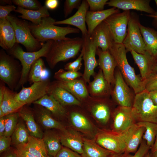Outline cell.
<instances>
[{
	"mask_svg": "<svg viewBox=\"0 0 157 157\" xmlns=\"http://www.w3.org/2000/svg\"><path fill=\"white\" fill-rule=\"evenodd\" d=\"M127 130L121 133L112 131L99 132L96 135V142L101 147L114 153H124Z\"/></svg>",
	"mask_w": 157,
	"mask_h": 157,
	"instance_id": "cell-12",
	"label": "cell"
},
{
	"mask_svg": "<svg viewBox=\"0 0 157 157\" xmlns=\"http://www.w3.org/2000/svg\"><path fill=\"white\" fill-rule=\"evenodd\" d=\"M15 151L16 157H35L26 150L24 144L16 147Z\"/></svg>",
	"mask_w": 157,
	"mask_h": 157,
	"instance_id": "cell-52",
	"label": "cell"
},
{
	"mask_svg": "<svg viewBox=\"0 0 157 157\" xmlns=\"http://www.w3.org/2000/svg\"><path fill=\"white\" fill-rule=\"evenodd\" d=\"M85 101L89 103V110L96 119L103 124L108 122L112 113V101L110 97H93L89 96Z\"/></svg>",
	"mask_w": 157,
	"mask_h": 157,
	"instance_id": "cell-14",
	"label": "cell"
},
{
	"mask_svg": "<svg viewBox=\"0 0 157 157\" xmlns=\"http://www.w3.org/2000/svg\"><path fill=\"white\" fill-rule=\"evenodd\" d=\"M6 18L14 28L16 43L23 45L27 52L37 51L41 48L42 43L32 34L30 24L27 21L12 15H8Z\"/></svg>",
	"mask_w": 157,
	"mask_h": 157,
	"instance_id": "cell-7",
	"label": "cell"
},
{
	"mask_svg": "<svg viewBox=\"0 0 157 157\" xmlns=\"http://www.w3.org/2000/svg\"><path fill=\"white\" fill-rule=\"evenodd\" d=\"M149 0H111L106 4L124 11L133 9L153 15L155 11L150 6Z\"/></svg>",
	"mask_w": 157,
	"mask_h": 157,
	"instance_id": "cell-20",
	"label": "cell"
},
{
	"mask_svg": "<svg viewBox=\"0 0 157 157\" xmlns=\"http://www.w3.org/2000/svg\"><path fill=\"white\" fill-rule=\"evenodd\" d=\"M53 40L42 43V47L34 52L24 51L19 44L16 43L10 50L7 51L8 54L18 59L21 64L22 70L21 78L17 89L23 85L28 81L31 68L34 62L42 57H46L49 51Z\"/></svg>",
	"mask_w": 157,
	"mask_h": 157,
	"instance_id": "cell-4",
	"label": "cell"
},
{
	"mask_svg": "<svg viewBox=\"0 0 157 157\" xmlns=\"http://www.w3.org/2000/svg\"><path fill=\"white\" fill-rule=\"evenodd\" d=\"M135 63L138 65L143 80L146 81L152 74L155 64L157 60L147 52L144 54L130 51Z\"/></svg>",
	"mask_w": 157,
	"mask_h": 157,
	"instance_id": "cell-22",
	"label": "cell"
},
{
	"mask_svg": "<svg viewBox=\"0 0 157 157\" xmlns=\"http://www.w3.org/2000/svg\"><path fill=\"white\" fill-rule=\"evenodd\" d=\"M157 89V73L152 74L146 81L145 90L149 92Z\"/></svg>",
	"mask_w": 157,
	"mask_h": 157,
	"instance_id": "cell-48",
	"label": "cell"
},
{
	"mask_svg": "<svg viewBox=\"0 0 157 157\" xmlns=\"http://www.w3.org/2000/svg\"><path fill=\"white\" fill-rule=\"evenodd\" d=\"M16 7L13 5L0 6V19L6 18L9 13L12 11H15Z\"/></svg>",
	"mask_w": 157,
	"mask_h": 157,
	"instance_id": "cell-51",
	"label": "cell"
},
{
	"mask_svg": "<svg viewBox=\"0 0 157 157\" xmlns=\"http://www.w3.org/2000/svg\"><path fill=\"white\" fill-rule=\"evenodd\" d=\"M89 6L87 0H83L75 13L66 19L56 21V25L66 24L72 25L78 28L81 32L83 38L88 35V30L85 24L86 16Z\"/></svg>",
	"mask_w": 157,
	"mask_h": 157,
	"instance_id": "cell-18",
	"label": "cell"
},
{
	"mask_svg": "<svg viewBox=\"0 0 157 157\" xmlns=\"http://www.w3.org/2000/svg\"><path fill=\"white\" fill-rule=\"evenodd\" d=\"M12 144L11 136L3 135L0 136V153L2 154L8 150Z\"/></svg>",
	"mask_w": 157,
	"mask_h": 157,
	"instance_id": "cell-50",
	"label": "cell"
},
{
	"mask_svg": "<svg viewBox=\"0 0 157 157\" xmlns=\"http://www.w3.org/2000/svg\"><path fill=\"white\" fill-rule=\"evenodd\" d=\"M24 106L19 110L18 112L20 117L25 121L30 135L42 138L44 133L35 120L34 112Z\"/></svg>",
	"mask_w": 157,
	"mask_h": 157,
	"instance_id": "cell-32",
	"label": "cell"
},
{
	"mask_svg": "<svg viewBox=\"0 0 157 157\" xmlns=\"http://www.w3.org/2000/svg\"><path fill=\"white\" fill-rule=\"evenodd\" d=\"M150 98L154 104L157 106V89L148 92Z\"/></svg>",
	"mask_w": 157,
	"mask_h": 157,
	"instance_id": "cell-54",
	"label": "cell"
},
{
	"mask_svg": "<svg viewBox=\"0 0 157 157\" xmlns=\"http://www.w3.org/2000/svg\"><path fill=\"white\" fill-rule=\"evenodd\" d=\"M115 7L97 11H88L86 16V23L88 27V35L90 36L94 29L111 15L119 13Z\"/></svg>",
	"mask_w": 157,
	"mask_h": 157,
	"instance_id": "cell-28",
	"label": "cell"
},
{
	"mask_svg": "<svg viewBox=\"0 0 157 157\" xmlns=\"http://www.w3.org/2000/svg\"><path fill=\"white\" fill-rule=\"evenodd\" d=\"M24 145L26 150L35 157H51L47 154L42 138L30 135L28 142Z\"/></svg>",
	"mask_w": 157,
	"mask_h": 157,
	"instance_id": "cell-36",
	"label": "cell"
},
{
	"mask_svg": "<svg viewBox=\"0 0 157 157\" xmlns=\"http://www.w3.org/2000/svg\"><path fill=\"white\" fill-rule=\"evenodd\" d=\"M114 153L101 147L92 140L83 138L82 157H108Z\"/></svg>",
	"mask_w": 157,
	"mask_h": 157,
	"instance_id": "cell-33",
	"label": "cell"
},
{
	"mask_svg": "<svg viewBox=\"0 0 157 157\" xmlns=\"http://www.w3.org/2000/svg\"><path fill=\"white\" fill-rule=\"evenodd\" d=\"M131 15L129 10L113 14L104 21L108 25L114 42L122 44L127 34V27Z\"/></svg>",
	"mask_w": 157,
	"mask_h": 157,
	"instance_id": "cell-11",
	"label": "cell"
},
{
	"mask_svg": "<svg viewBox=\"0 0 157 157\" xmlns=\"http://www.w3.org/2000/svg\"><path fill=\"white\" fill-rule=\"evenodd\" d=\"M44 61L41 58L36 60L30 69L28 81L30 84L45 79L44 75L47 71L45 69Z\"/></svg>",
	"mask_w": 157,
	"mask_h": 157,
	"instance_id": "cell-38",
	"label": "cell"
},
{
	"mask_svg": "<svg viewBox=\"0 0 157 157\" xmlns=\"http://www.w3.org/2000/svg\"><path fill=\"white\" fill-rule=\"evenodd\" d=\"M96 54L98 57V65L108 83L113 87L115 82V72L117 67L116 60L109 50L103 51L97 49Z\"/></svg>",
	"mask_w": 157,
	"mask_h": 157,
	"instance_id": "cell-16",
	"label": "cell"
},
{
	"mask_svg": "<svg viewBox=\"0 0 157 157\" xmlns=\"http://www.w3.org/2000/svg\"><path fill=\"white\" fill-rule=\"evenodd\" d=\"M48 9L45 5L36 10L26 9L17 6L15 12L21 14L18 16L19 17L29 20L33 24L37 25L40 23L42 18L50 16Z\"/></svg>",
	"mask_w": 157,
	"mask_h": 157,
	"instance_id": "cell-34",
	"label": "cell"
},
{
	"mask_svg": "<svg viewBox=\"0 0 157 157\" xmlns=\"http://www.w3.org/2000/svg\"><path fill=\"white\" fill-rule=\"evenodd\" d=\"M48 155L55 157L62 148L60 135L50 130H47L43 133L42 138Z\"/></svg>",
	"mask_w": 157,
	"mask_h": 157,
	"instance_id": "cell-35",
	"label": "cell"
},
{
	"mask_svg": "<svg viewBox=\"0 0 157 157\" xmlns=\"http://www.w3.org/2000/svg\"><path fill=\"white\" fill-rule=\"evenodd\" d=\"M90 36L97 48L103 51L109 50L114 42L110 29L104 21L94 29Z\"/></svg>",
	"mask_w": 157,
	"mask_h": 157,
	"instance_id": "cell-19",
	"label": "cell"
},
{
	"mask_svg": "<svg viewBox=\"0 0 157 157\" xmlns=\"http://www.w3.org/2000/svg\"><path fill=\"white\" fill-rule=\"evenodd\" d=\"M33 103L44 107L53 115L57 117H63L67 113L65 107L61 104L53 97L48 94L45 95Z\"/></svg>",
	"mask_w": 157,
	"mask_h": 157,
	"instance_id": "cell-30",
	"label": "cell"
},
{
	"mask_svg": "<svg viewBox=\"0 0 157 157\" xmlns=\"http://www.w3.org/2000/svg\"><path fill=\"white\" fill-rule=\"evenodd\" d=\"M16 93L6 87L2 102L0 105V117L16 112L24 106L15 99Z\"/></svg>",
	"mask_w": 157,
	"mask_h": 157,
	"instance_id": "cell-29",
	"label": "cell"
},
{
	"mask_svg": "<svg viewBox=\"0 0 157 157\" xmlns=\"http://www.w3.org/2000/svg\"><path fill=\"white\" fill-rule=\"evenodd\" d=\"M84 43V38L78 37L53 40L45 58L49 67L53 69L59 62L75 58L81 51Z\"/></svg>",
	"mask_w": 157,
	"mask_h": 157,
	"instance_id": "cell-1",
	"label": "cell"
},
{
	"mask_svg": "<svg viewBox=\"0 0 157 157\" xmlns=\"http://www.w3.org/2000/svg\"><path fill=\"white\" fill-rule=\"evenodd\" d=\"M109 50L115 59L117 67L124 79L135 94L145 90L146 81L136 74L134 68L129 63L126 56L127 51L123 44L114 42Z\"/></svg>",
	"mask_w": 157,
	"mask_h": 157,
	"instance_id": "cell-2",
	"label": "cell"
},
{
	"mask_svg": "<svg viewBox=\"0 0 157 157\" xmlns=\"http://www.w3.org/2000/svg\"><path fill=\"white\" fill-rule=\"evenodd\" d=\"M56 20L50 16L42 18L38 25L30 24L31 33L39 42L44 43L48 40H60L66 39V36L72 33H78V28L68 26L60 27L55 25Z\"/></svg>",
	"mask_w": 157,
	"mask_h": 157,
	"instance_id": "cell-3",
	"label": "cell"
},
{
	"mask_svg": "<svg viewBox=\"0 0 157 157\" xmlns=\"http://www.w3.org/2000/svg\"><path fill=\"white\" fill-rule=\"evenodd\" d=\"M81 0H66L64 3V14L65 18L67 17L72 12L74 9H78L81 5Z\"/></svg>",
	"mask_w": 157,
	"mask_h": 157,
	"instance_id": "cell-44",
	"label": "cell"
},
{
	"mask_svg": "<svg viewBox=\"0 0 157 157\" xmlns=\"http://www.w3.org/2000/svg\"><path fill=\"white\" fill-rule=\"evenodd\" d=\"M157 150V136H156L154 144L151 149V152H153Z\"/></svg>",
	"mask_w": 157,
	"mask_h": 157,
	"instance_id": "cell-60",
	"label": "cell"
},
{
	"mask_svg": "<svg viewBox=\"0 0 157 157\" xmlns=\"http://www.w3.org/2000/svg\"><path fill=\"white\" fill-rule=\"evenodd\" d=\"M90 11H97L104 10L108 0H87Z\"/></svg>",
	"mask_w": 157,
	"mask_h": 157,
	"instance_id": "cell-46",
	"label": "cell"
},
{
	"mask_svg": "<svg viewBox=\"0 0 157 157\" xmlns=\"http://www.w3.org/2000/svg\"><path fill=\"white\" fill-rule=\"evenodd\" d=\"M115 82L111 96L118 106L132 107L135 94L124 79L117 67L115 72Z\"/></svg>",
	"mask_w": 157,
	"mask_h": 157,
	"instance_id": "cell-9",
	"label": "cell"
},
{
	"mask_svg": "<svg viewBox=\"0 0 157 157\" xmlns=\"http://www.w3.org/2000/svg\"><path fill=\"white\" fill-rule=\"evenodd\" d=\"M81 53L78 57L73 62L68 63L64 66V69L67 71L78 72L81 69L82 65L83 51L81 50Z\"/></svg>",
	"mask_w": 157,
	"mask_h": 157,
	"instance_id": "cell-45",
	"label": "cell"
},
{
	"mask_svg": "<svg viewBox=\"0 0 157 157\" xmlns=\"http://www.w3.org/2000/svg\"><path fill=\"white\" fill-rule=\"evenodd\" d=\"M155 1L156 2L157 7V0H155ZM147 15L149 17L154 18V20L153 22L154 25L155 27H157V11L155 12L154 14H149Z\"/></svg>",
	"mask_w": 157,
	"mask_h": 157,
	"instance_id": "cell-58",
	"label": "cell"
},
{
	"mask_svg": "<svg viewBox=\"0 0 157 157\" xmlns=\"http://www.w3.org/2000/svg\"><path fill=\"white\" fill-rule=\"evenodd\" d=\"M55 81L58 84L68 91L82 103L90 96L87 85L81 77L69 82Z\"/></svg>",
	"mask_w": 157,
	"mask_h": 157,
	"instance_id": "cell-23",
	"label": "cell"
},
{
	"mask_svg": "<svg viewBox=\"0 0 157 157\" xmlns=\"http://www.w3.org/2000/svg\"><path fill=\"white\" fill-rule=\"evenodd\" d=\"M19 117L18 112L5 115V128L3 135L7 137L11 136L18 123Z\"/></svg>",
	"mask_w": 157,
	"mask_h": 157,
	"instance_id": "cell-42",
	"label": "cell"
},
{
	"mask_svg": "<svg viewBox=\"0 0 157 157\" xmlns=\"http://www.w3.org/2000/svg\"><path fill=\"white\" fill-rule=\"evenodd\" d=\"M1 1L4 2L8 4L9 5H12L13 2L12 0H1Z\"/></svg>",
	"mask_w": 157,
	"mask_h": 157,
	"instance_id": "cell-62",
	"label": "cell"
},
{
	"mask_svg": "<svg viewBox=\"0 0 157 157\" xmlns=\"http://www.w3.org/2000/svg\"><path fill=\"white\" fill-rule=\"evenodd\" d=\"M48 94L53 97L64 107L82 106L80 101L67 90L58 84L55 81L51 82Z\"/></svg>",
	"mask_w": 157,
	"mask_h": 157,
	"instance_id": "cell-21",
	"label": "cell"
},
{
	"mask_svg": "<svg viewBox=\"0 0 157 157\" xmlns=\"http://www.w3.org/2000/svg\"><path fill=\"white\" fill-rule=\"evenodd\" d=\"M150 154L151 157H157V150L153 152L150 151Z\"/></svg>",
	"mask_w": 157,
	"mask_h": 157,
	"instance_id": "cell-63",
	"label": "cell"
},
{
	"mask_svg": "<svg viewBox=\"0 0 157 157\" xmlns=\"http://www.w3.org/2000/svg\"><path fill=\"white\" fill-rule=\"evenodd\" d=\"M139 27L145 46L146 51L157 59V31L140 23Z\"/></svg>",
	"mask_w": 157,
	"mask_h": 157,
	"instance_id": "cell-31",
	"label": "cell"
},
{
	"mask_svg": "<svg viewBox=\"0 0 157 157\" xmlns=\"http://www.w3.org/2000/svg\"><path fill=\"white\" fill-rule=\"evenodd\" d=\"M55 157H82L80 154L67 147H62Z\"/></svg>",
	"mask_w": 157,
	"mask_h": 157,
	"instance_id": "cell-49",
	"label": "cell"
},
{
	"mask_svg": "<svg viewBox=\"0 0 157 157\" xmlns=\"http://www.w3.org/2000/svg\"><path fill=\"white\" fill-rule=\"evenodd\" d=\"M132 110L137 122H147L157 124V106L146 90L135 94Z\"/></svg>",
	"mask_w": 157,
	"mask_h": 157,
	"instance_id": "cell-6",
	"label": "cell"
},
{
	"mask_svg": "<svg viewBox=\"0 0 157 157\" xmlns=\"http://www.w3.org/2000/svg\"><path fill=\"white\" fill-rule=\"evenodd\" d=\"M145 131L144 127L136 124L127 131L125 138L126 147L124 153L129 154L135 153L142 139Z\"/></svg>",
	"mask_w": 157,
	"mask_h": 157,
	"instance_id": "cell-26",
	"label": "cell"
},
{
	"mask_svg": "<svg viewBox=\"0 0 157 157\" xmlns=\"http://www.w3.org/2000/svg\"><path fill=\"white\" fill-rule=\"evenodd\" d=\"M140 24L136 18L131 15L128 25V32L122 44L127 51L132 50L144 54L146 51L139 27Z\"/></svg>",
	"mask_w": 157,
	"mask_h": 157,
	"instance_id": "cell-10",
	"label": "cell"
},
{
	"mask_svg": "<svg viewBox=\"0 0 157 157\" xmlns=\"http://www.w3.org/2000/svg\"><path fill=\"white\" fill-rule=\"evenodd\" d=\"M157 73V60L153 68L152 74Z\"/></svg>",
	"mask_w": 157,
	"mask_h": 157,
	"instance_id": "cell-61",
	"label": "cell"
},
{
	"mask_svg": "<svg viewBox=\"0 0 157 157\" xmlns=\"http://www.w3.org/2000/svg\"><path fill=\"white\" fill-rule=\"evenodd\" d=\"M128 154L125 153L120 154L114 153L108 157H126Z\"/></svg>",
	"mask_w": 157,
	"mask_h": 157,
	"instance_id": "cell-59",
	"label": "cell"
},
{
	"mask_svg": "<svg viewBox=\"0 0 157 157\" xmlns=\"http://www.w3.org/2000/svg\"><path fill=\"white\" fill-rule=\"evenodd\" d=\"M113 123L112 131L123 133L137 123L132 107L118 106L113 112Z\"/></svg>",
	"mask_w": 157,
	"mask_h": 157,
	"instance_id": "cell-15",
	"label": "cell"
},
{
	"mask_svg": "<svg viewBox=\"0 0 157 157\" xmlns=\"http://www.w3.org/2000/svg\"><path fill=\"white\" fill-rule=\"evenodd\" d=\"M4 152L5 153L2 157H16L15 149H9Z\"/></svg>",
	"mask_w": 157,
	"mask_h": 157,
	"instance_id": "cell-57",
	"label": "cell"
},
{
	"mask_svg": "<svg viewBox=\"0 0 157 157\" xmlns=\"http://www.w3.org/2000/svg\"><path fill=\"white\" fill-rule=\"evenodd\" d=\"M0 85V105L2 102L4 94L6 88L5 83L1 80Z\"/></svg>",
	"mask_w": 157,
	"mask_h": 157,
	"instance_id": "cell-56",
	"label": "cell"
},
{
	"mask_svg": "<svg viewBox=\"0 0 157 157\" xmlns=\"http://www.w3.org/2000/svg\"><path fill=\"white\" fill-rule=\"evenodd\" d=\"M61 132L60 135L62 145L81 154L83 152V138L81 135L72 129H66Z\"/></svg>",
	"mask_w": 157,
	"mask_h": 157,
	"instance_id": "cell-27",
	"label": "cell"
},
{
	"mask_svg": "<svg viewBox=\"0 0 157 157\" xmlns=\"http://www.w3.org/2000/svg\"><path fill=\"white\" fill-rule=\"evenodd\" d=\"M51 82L49 78L34 83L28 87H22L16 93L15 99L23 106L33 103L48 94Z\"/></svg>",
	"mask_w": 157,
	"mask_h": 157,
	"instance_id": "cell-8",
	"label": "cell"
},
{
	"mask_svg": "<svg viewBox=\"0 0 157 157\" xmlns=\"http://www.w3.org/2000/svg\"><path fill=\"white\" fill-rule=\"evenodd\" d=\"M21 64L15 58L0 50V78L11 90L17 89L22 74Z\"/></svg>",
	"mask_w": 157,
	"mask_h": 157,
	"instance_id": "cell-5",
	"label": "cell"
},
{
	"mask_svg": "<svg viewBox=\"0 0 157 157\" xmlns=\"http://www.w3.org/2000/svg\"><path fill=\"white\" fill-rule=\"evenodd\" d=\"M13 3L24 9L36 10L42 6L40 3L37 0H13Z\"/></svg>",
	"mask_w": 157,
	"mask_h": 157,
	"instance_id": "cell-43",
	"label": "cell"
},
{
	"mask_svg": "<svg viewBox=\"0 0 157 157\" xmlns=\"http://www.w3.org/2000/svg\"><path fill=\"white\" fill-rule=\"evenodd\" d=\"M137 125L145 128V131L143 135L142 139L146 142L151 149L153 146L157 136V124L147 122H140Z\"/></svg>",
	"mask_w": 157,
	"mask_h": 157,
	"instance_id": "cell-40",
	"label": "cell"
},
{
	"mask_svg": "<svg viewBox=\"0 0 157 157\" xmlns=\"http://www.w3.org/2000/svg\"><path fill=\"white\" fill-rule=\"evenodd\" d=\"M82 76L83 74L78 72L67 71L61 69L55 73L54 77L57 81L69 82L81 77Z\"/></svg>",
	"mask_w": 157,
	"mask_h": 157,
	"instance_id": "cell-41",
	"label": "cell"
},
{
	"mask_svg": "<svg viewBox=\"0 0 157 157\" xmlns=\"http://www.w3.org/2000/svg\"><path fill=\"white\" fill-rule=\"evenodd\" d=\"M83 38L84 39V43L82 50L84 69L81 78L87 84L90 82L91 76L94 77L96 74L94 69L98 65L95 56L98 48L90 36L88 35Z\"/></svg>",
	"mask_w": 157,
	"mask_h": 157,
	"instance_id": "cell-13",
	"label": "cell"
},
{
	"mask_svg": "<svg viewBox=\"0 0 157 157\" xmlns=\"http://www.w3.org/2000/svg\"><path fill=\"white\" fill-rule=\"evenodd\" d=\"M16 43L14 28L6 18L0 19V46L8 51Z\"/></svg>",
	"mask_w": 157,
	"mask_h": 157,
	"instance_id": "cell-25",
	"label": "cell"
},
{
	"mask_svg": "<svg viewBox=\"0 0 157 157\" xmlns=\"http://www.w3.org/2000/svg\"><path fill=\"white\" fill-rule=\"evenodd\" d=\"M33 112L39 122L45 129H55L61 131L66 130L65 126L55 119L51 113L44 107L35 104Z\"/></svg>",
	"mask_w": 157,
	"mask_h": 157,
	"instance_id": "cell-24",
	"label": "cell"
},
{
	"mask_svg": "<svg viewBox=\"0 0 157 157\" xmlns=\"http://www.w3.org/2000/svg\"><path fill=\"white\" fill-rule=\"evenodd\" d=\"M142 157H151L150 154V151H149Z\"/></svg>",
	"mask_w": 157,
	"mask_h": 157,
	"instance_id": "cell-64",
	"label": "cell"
},
{
	"mask_svg": "<svg viewBox=\"0 0 157 157\" xmlns=\"http://www.w3.org/2000/svg\"><path fill=\"white\" fill-rule=\"evenodd\" d=\"M69 116L72 124L77 129L85 133L90 132L92 130L91 123L81 113L73 110L70 113Z\"/></svg>",
	"mask_w": 157,
	"mask_h": 157,
	"instance_id": "cell-37",
	"label": "cell"
},
{
	"mask_svg": "<svg viewBox=\"0 0 157 157\" xmlns=\"http://www.w3.org/2000/svg\"><path fill=\"white\" fill-rule=\"evenodd\" d=\"M58 0H46L45 1V6L48 9L54 10L56 8L58 5Z\"/></svg>",
	"mask_w": 157,
	"mask_h": 157,
	"instance_id": "cell-53",
	"label": "cell"
},
{
	"mask_svg": "<svg viewBox=\"0 0 157 157\" xmlns=\"http://www.w3.org/2000/svg\"><path fill=\"white\" fill-rule=\"evenodd\" d=\"M30 135L25 124L22 122H19L11 136L12 144L15 147L25 144L28 142Z\"/></svg>",
	"mask_w": 157,
	"mask_h": 157,
	"instance_id": "cell-39",
	"label": "cell"
},
{
	"mask_svg": "<svg viewBox=\"0 0 157 157\" xmlns=\"http://www.w3.org/2000/svg\"><path fill=\"white\" fill-rule=\"evenodd\" d=\"M87 85L89 95L93 97H110L113 87L106 79L102 70L99 69Z\"/></svg>",
	"mask_w": 157,
	"mask_h": 157,
	"instance_id": "cell-17",
	"label": "cell"
},
{
	"mask_svg": "<svg viewBox=\"0 0 157 157\" xmlns=\"http://www.w3.org/2000/svg\"><path fill=\"white\" fill-rule=\"evenodd\" d=\"M151 149L146 141L142 139L139 148L134 155L128 154L126 157H142Z\"/></svg>",
	"mask_w": 157,
	"mask_h": 157,
	"instance_id": "cell-47",
	"label": "cell"
},
{
	"mask_svg": "<svg viewBox=\"0 0 157 157\" xmlns=\"http://www.w3.org/2000/svg\"><path fill=\"white\" fill-rule=\"evenodd\" d=\"M5 128V116L0 117V136L3 135Z\"/></svg>",
	"mask_w": 157,
	"mask_h": 157,
	"instance_id": "cell-55",
	"label": "cell"
}]
</instances>
